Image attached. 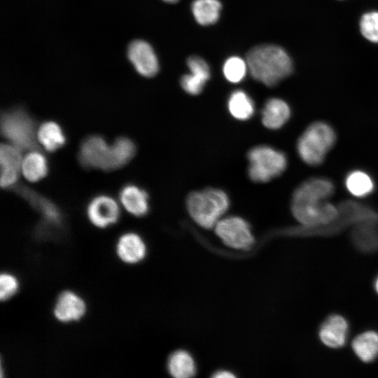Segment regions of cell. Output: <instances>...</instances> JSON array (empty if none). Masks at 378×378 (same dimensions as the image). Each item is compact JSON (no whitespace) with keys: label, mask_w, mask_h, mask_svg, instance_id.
<instances>
[{"label":"cell","mask_w":378,"mask_h":378,"mask_svg":"<svg viewBox=\"0 0 378 378\" xmlns=\"http://www.w3.org/2000/svg\"><path fill=\"white\" fill-rule=\"evenodd\" d=\"M214 230L216 235L229 247L246 250L254 243L250 225L239 216L222 218L214 226Z\"/></svg>","instance_id":"6"},{"label":"cell","mask_w":378,"mask_h":378,"mask_svg":"<svg viewBox=\"0 0 378 378\" xmlns=\"http://www.w3.org/2000/svg\"><path fill=\"white\" fill-rule=\"evenodd\" d=\"M348 332L347 321L340 315L332 314L323 322L319 328L318 335L323 344L337 349L346 344Z\"/></svg>","instance_id":"15"},{"label":"cell","mask_w":378,"mask_h":378,"mask_svg":"<svg viewBox=\"0 0 378 378\" xmlns=\"http://www.w3.org/2000/svg\"><path fill=\"white\" fill-rule=\"evenodd\" d=\"M115 251L122 262L128 265H134L145 258L147 248L139 234L128 232L118 238L115 245Z\"/></svg>","instance_id":"14"},{"label":"cell","mask_w":378,"mask_h":378,"mask_svg":"<svg viewBox=\"0 0 378 378\" xmlns=\"http://www.w3.org/2000/svg\"><path fill=\"white\" fill-rule=\"evenodd\" d=\"M21 168L24 176L31 182L44 178L48 172L47 160L38 150H31L24 157Z\"/></svg>","instance_id":"22"},{"label":"cell","mask_w":378,"mask_h":378,"mask_svg":"<svg viewBox=\"0 0 378 378\" xmlns=\"http://www.w3.org/2000/svg\"><path fill=\"white\" fill-rule=\"evenodd\" d=\"M1 131L7 140L21 150H38L34 121L24 110L15 108L4 113Z\"/></svg>","instance_id":"5"},{"label":"cell","mask_w":378,"mask_h":378,"mask_svg":"<svg viewBox=\"0 0 378 378\" xmlns=\"http://www.w3.org/2000/svg\"><path fill=\"white\" fill-rule=\"evenodd\" d=\"M247 70L246 61L236 56L229 57L225 62L223 68L225 78L233 83L241 81L245 77Z\"/></svg>","instance_id":"27"},{"label":"cell","mask_w":378,"mask_h":378,"mask_svg":"<svg viewBox=\"0 0 378 378\" xmlns=\"http://www.w3.org/2000/svg\"><path fill=\"white\" fill-rule=\"evenodd\" d=\"M378 222L364 221L354 225L351 239L354 246L365 253L378 250Z\"/></svg>","instance_id":"18"},{"label":"cell","mask_w":378,"mask_h":378,"mask_svg":"<svg viewBox=\"0 0 378 378\" xmlns=\"http://www.w3.org/2000/svg\"><path fill=\"white\" fill-rule=\"evenodd\" d=\"M86 312L84 300L71 290H65L59 294L53 308L55 318L62 323L79 321Z\"/></svg>","instance_id":"11"},{"label":"cell","mask_w":378,"mask_h":378,"mask_svg":"<svg viewBox=\"0 0 378 378\" xmlns=\"http://www.w3.org/2000/svg\"><path fill=\"white\" fill-rule=\"evenodd\" d=\"M19 288V282L13 274L4 272L0 276V298L6 301L12 298Z\"/></svg>","instance_id":"30"},{"label":"cell","mask_w":378,"mask_h":378,"mask_svg":"<svg viewBox=\"0 0 378 378\" xmlns=\"http://www.w3.org/2000/svg\"><path fill=\"white\" fill-rule=\"evenodd\" d=\"M163 1H164L166 2H168V3H176L179 0H163Z\"/></svg>","instance_id":"34"},{"label":"cell","mask_w":378,"mask_h":378,"mask_svg":"<svg viewBox=\"0 0 378 378\" xmlns=\"http://www.w3.org/2000/svg\"><path fill=\"white\" fill-rule=\"evenodd\" d=\"M37 139L43 147L49 152H54L66 143V136L61 127L54 121L43 122L37 132Z\"/></svg>","instance_id":"20"},{"label":"cell","mask_w":378,"mask_h":378,"mask_svg":"<svg viewBox=\"0 0 378 378\" xmlns=\"http://www.w3.org/2000/svg\"><path fill=\"white\" fill-rule=\"evenodd\" d=\"M229 205L227 195L217 188L192 192L186 200V206L190 217L200 226L206 229L214 227L228 209Z\"/></svg>","instance_id":"2"},{"label":"cell","mask_w":378,"mask_h":378,"mask_svg":"<svg viewBox=\"0 0 378 378\" xmlns=\"http://www.w3.org/2000/svg\"><path fill=\"white\" fill-rule=\"evenodd\" d=\"M190 73L200 75L207 80L210 78V69L207 63L198 56H190L187 60Z\"/></svg>","instance_id":"31"},{"label":"cell","mask_w":378,"mask_h":378,"mask_svg":"<svg viewBox=\"0 0 378 378\" xmlns=\"http://www.w3.org/2000/svg\"><path fill=\"white\" fill-rule=\"evenodd\" d=\"M344 184L349 193L356 197H364L374 190L372 178L365 172L354 170L348 173Z\"/></svg>","instance_id":"23"},{"label":"cell","mask_w":378,"mask_h":378,"mask_svg":"<svg viewBox=\"0 0 378 378\" xmlns=\"http://www.w3.org/2000/svg\"><path fill=\"white\" fill-rule=\"evenodd\" d=\"M20 150L13 145L2 144L1 146V186L2 188L13 187L18 179L22 163Z\"/></svg>","instance_id":"13"},{"label":"cell","mask_w":378,"mask_h":378,"mask_svg":"<svg viewBox=\"0 0 378 378\" xmlns=\"http://www.w3.org/2000/svg\"><path fill=\"white\" fill-rule=\"evenodd\" d=\"M18 192L43 217L42 225L54 228L62 225V212L51 200L27 187H19Z\"/></svg>","instance_id":"12"},{"label":"cell","mask_w":378,"mask_h":378,"mask_svg":"<svg viewBox=\"0 0 378 378\" xmlns=\"http://www.w3.org/2000/svg\"><path fill=\"white\" fill-rule=\"evenodd\" d=\"M119 197L125 209L133 216H144L149 211L147 192L134 184L125 186L120 190Z\"/></svg>","instance_id":"16"},{"label":"cell","mask_w":378,"mask_h":378,"mask_svg":"<svg viewBox=\"0 0 378 378\" xmlns=\"http://www.w3.org/2000/svg\"><path fill=\"white\" fill-rule=\"evenodd\" d=\"M86 214L93 225L99 228H106L117 223L120 216V211L113 198L100 195L90 201Z\"/></svg>","instance_id":"9"},{"label":"cell","mask_w":378,"mask_h":378,"mask_svg":"<svg viewBox=\"0 0 378 378\" xmlns=\"http://www.w3.org/2000/svg\"><path fill=\"white\" fill-rule=\"evenodd\" d=\"M333 183L323 177L312 178L301 183L292 196L291 206H314L321 204L332 196Z\"/></svg>","instance_id":"8"},{"label":"cell","mask_w":378,"mask_h":378,"mask_svg":"<svg viewBox=\"0 0 378 378\" xmlns=\"http://www.w3.org/2000/svg\"><path fill=\"white\" fill-rule=\"evenodd\" d=\"M360 28L365 38L378 43V13L372 12L363 15L360 20Z\"/></svg>","instance_id":"28"},{"label":"cell","mask_w":378,"mask_h":378,"mask_svg":"<svg viewBox=\"0 0 378 378\" xmlns=\"http://www.w3.org/2000/svg\"><path fill=\"white\" fill-rule=\"evenodd\" d=\"M213 377L215 378H232L234 377L235 375L230 371L223 370L216 372Z\"/></svg>","instance_id":"32"},{"label":"cell","mask_w":378,"mask_h":378,"mask_svg":"<svg viewBox=\"0 0 378 378\" xmlns=\"http://www.w3.org/2000/svg\"><path fill=\"white\" fill-rule=\"evenodd\" d=\"M128 57L138 73L146 77L154 76L159 70L157 56L147 42L132 41L128 48Z\"/></svg>","instance_id":"10"},{"label":"cell","mask_w":378,"mask_h":378,"mask_svg":"<svg viewBox=\"0 0 378 378\" xmlns=\"http://www.w3.org/2000/svg\"><path fill=\"white\" fill-rule=\"evenodd\" d=\"M374 284V289L378 294V276H377Z\"/></svg>","instance_id":"33"},{"label":"cell","mask_w":378,"mask_h":378,"mask_svg":"<svg viewBox=\"0 0 378 378\" xmlns=\"http://www.w3.org/2000/svg\"><path fill=\"white\" fill-rule=\"evenodd\" d=\"M113 152V169L122 167L133 158L136 152L134 142L127 137L117 138L111 145Z\"/></svg>","instance_id":"26"},{"label":"cell","mask_w":378,"mask_h":378,"mask_svg":"<svg viewBox=\"0 0 378 378\" xmlns=\"http://www.w3.org/2000/svg\"><path fill=\"white\" fill-rule=\"evenodd\" d=\"M336 141L332 127L324 122L311 124L300 136L297 150L301 160L308 165L321 164Z\"/></svg>","instance_id":"3"},{"label":"cell","mask_w":378,"mask_h":378,"mask_svg":"<svg viewBox=\"0 0 378 378\" xmlns=\"http://www.w3.org/2000/svg\"><path fill=\"white\" fill-rule=\"evenodd\" d=\"M248 174L251 181L265 183L279 176L286 168V155L272 147L257 146L248 153Z\"/></svg>","instance_id":"4"},{"label":"cell","mask_w":378,"mask_h":378,"mask_svg":"<svg viewBox=\"0 0 378 378\" xmlns=\"http://www.w3.org/2000/svg\"><path fill=\"white\" fill-rule=\"evenodd\" d=\"M78 159L86 168L113 170L111 145L101 136L92 135L84 139L80 147Z\"/></svg>","instance_id":"7"},{"label":"cell","mask_w":378,"mask_h":378,"mask_svg":"<svg viewBox=\"0 0 378 378\" xmlns=\"http://www.w3.org/2000/svg\"><path fill=\"white\" fill-rule=\"evenodd\" d=\"M246 61L252 77L268 87L277 85L293 70L287 52L275 45H260L251 48Z\"/></svg>","instance_id":"1"},{"label":"cell","mask_w":378,"mask_h":378,"mask_svg":"<svg viewBox=\"0 0 378 378\" xmlns=\"http://www.w3.org/2000/svg\"><path fill=\"white\" fill-rule=\"evenodd\" d=\"M208 80L201 76L190 73L181 78V85L188 94L197 95L200 94Z\"/></svg>","instance_id":"29"},{"label":"cell","mask_w":378,"mask_h":378,"mask_svg":"<svg viewBox=\"0 0 378 378\" xmlns=\"http://www.w3.org/2000/svg\"><path fill=\"white\" fill-rule=\"evenodd\" d=\"M351 346L363 362L374 361L378 357V332L369 330L359 334L353 340Z\"/></svg>","instance_id":"19"},{"label":"cell","mask_w":378,"mask_h":378,"mask_svg":"<svg viewBox=\"0 0 378 378\" xmlns=\"http://www.w3.org/2000/svg\"><path fill=\"white\" fill-rule=\"evenodd\" d=\"M167 368L169 374L176 378H188L196 373L194 358L185 350H177L170 355Z\"/></svg>","instance_id":"21"},{"label":"cell","mask_w":378,"mask_h":378,"mask_svg":"<svg viewBox=\"0 0 378 378\" xmlns=\"http://www.w3.org/2000/svg\"><path fill=\"white\" fill-rule=\"evenodd\" d=\"M288 104L279 98L268 99L262 110V122L270 130H277L283 127L290 117Z\"/></svg>","instance_id":"17"},{"label":"cell","mask_w":378,"mask_h":378,"mask_svg":"<svg viewBox=\"0 0 378 378\" xmlns=\"http://www.w3.org/2000/svg\"><path fill=\"white\" fill-rule=\"evenodd\" d=\"M230 113L240 120L249 119L254 113V103L251 98L243 90L234 91L227 102Z\"/></svg>","instance_id":"24"},{"label":"cell","mask_w":378,"mask_h":378,"mask_svg":"<svg viewBox=\"0 0 378 378\" xmlns=\"http://www.w3.org/2000/svg\"><path fill=\"white\" fill-rule=\"evenodd\" d=\"M221 9L218 0H195L192 12L196 21L202 25H209L218 21Z\"/></svg>","instance_id":"25"}]
</instances>
